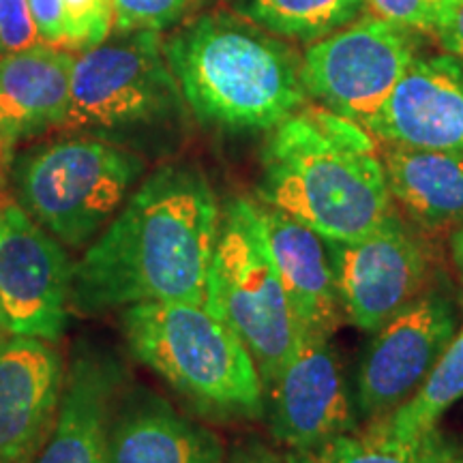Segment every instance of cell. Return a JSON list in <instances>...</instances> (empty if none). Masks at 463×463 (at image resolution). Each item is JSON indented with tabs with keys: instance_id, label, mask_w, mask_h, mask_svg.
Masks as SVG:
<instances>
[{
	"instance_id": "6da1fadb",
	"label": "cell",
	"mask_w": 463,
	"mask_h": 463,
	"mask_svg": "<svg viewBox=\"0 0 463 463\" xmlns=\"http://www.w3.org/2000/svg\"><path fill=\"white\" fill-rule=\"evenodd\" d=\"M222 206L206 174L165 164L142 181L73 266L78 314L140 303H206Z\"/></svg>"
},
{
	"instance_id": "7a4b0ae2",
	"label": "cell",
	"mask_w": 463,
	"mask_h": 463,
	"mask_svg": "<svg viewBox=\"0 0 463 463\" xmlns=\"http://www.w3.org/2000/svg\"><path fill=\"white\" fill-rule=\"evenodd\" d=\"M258 200L328 242L356 241L392 211L373 136L322 106H303L270 129Z\"/></svg>"
},
{
	"instance_id": "3957f363",
	"label": "cell",
	"mask_w": 463,
	"mask_h": 463,
	"mask_svg": "<svg viewBox=\"0 0 463 463\" xmlns=\"http://www.w3.org/2000/svg\"><path fill=\"white\" fill-rule=\"evenodd\" d=\"M164 48L184 103L208 129L270 131L309 99L303 56L249 17L206 14Z\"/></svg>"
},
{
	"instance_id": "277c9868",
	"label": "cell",
	"mask_w": 463,
	"mask_h": 463,
	"mask_svg": "<svg viewBox=\"0 0 463 463\" xmlns=\"http://www.w3.org/2000/svg\"><path fill=\"white\" fill-rule=\"evenodd\" d=\"M123 328L131 354L198 412L219 420H253L266 414L256 361L211 305H131L123 314Z\"/></svg>"
},
{
	"instance_id": "5b68a950",
	"label": "cell",
	"mask_w": 463,
	"mask_h": 463,
	"mask_svg": "<svg viewBox=\"0 0 463 463\" xmlns=\"http://www.w3.org/2000/svg\"><path fill=\"white\" fill-rule=\"evenodd\" d=\"M184 108L159 33H116L75 56L61 129L129 148L181 125Z\"/></svg>"
},
{
	"instance_id": "8992f818",
	"label": "cell",
	"mask_w": 463,
	"mask_h": 463,
	"mask_svg": "<svg viewBox=\"0 0 463 463\" xmlns=\"http://www.w3.org/2000/svg\"><path fill=\"white\" fill-rule=\"evenodd\" d=\"M144 161L101 137H69L17 159V202L58 242L82 247L112 222L140 181Z\"/></svg>"
},
{
	"instance_id": "52a82bcc",
	"label": "cell",
	"mask_w": 463,
	"mask_h": 463,
	"mask_svg": "<svg viewBox=\"0 0 463 463\" xmlns=\"http://www.w3.org/2000/svg\"><path fill=\"white\" fill-rule=\"evenodd\" d=\"M208 305L245 344L266 391L292 356L300 328L266 247L253 200L234 198L222 208Z\"/></svg>"
},
{
	"instance_id": "ba28073f",
	"label": "cell",
	"mask_w": 463,
	"mask_h": 463,
	"mask_svg": "<svg viewBox=\"0 0 463 463\" xmlns=\"http://www.w3.org/2000/svg\"><path fill=\"white\" fill-rule=\"evenodd\" d=\"M419 50L416 31L378 15L358 17L307 45L305 92L322 108L364 127L389 99Z\"/></svg>"
},
{
	"instance_id": "9c48e42d",
	"label": "cell",
	"mask_w": 463,
	"mask_h": 463,
	"mask_svg": "<svg viewBox=\"0 0 463 463\" xmlns=\"http://www.w3.org/2000/svg\"><path fill=\"white\" fill-rule=\"evenodd\" d=\"M344 320L372 335L430 289L431 258L397 208L369 234L328 242Z\"/></svg>"
},
{
	"instance_id": "30bf717a",
	"label": "cell",
	"mask_w": 463,
	"mask_h": 463,
	"mask_svg": "<svg viewBox=\"0 0 463 463\" xmlns=\"http://www.w3.org/2000/svg\"><path fill=\"white\" fill-rule=\"evenodd\" d=\"M459 328V311L442 289L430 288L384 322L364 345L354 380L361 422L384 419L425 384Z\"/></svg>"
},
{
	"instance_id": "8fae6325",
	"label": "cell",
	"mask_w": 463,
	"mask_h": 463,
	"mask_svg": "<svg viewBox=\"0 0 463 463\" xmlns=\"http://www.w3.org/2000/svg\"><path fill=\"white\" fill-rule=\"evenodd\" d=\"M65 249L0 187V303L11 335L56 341L71 307Z\"/></svg>"
},
{
	"instance_id": "7c38bea8",
	"label": "cell",
	"mask_w": 463,
	"mask_h": 463,
	"mask_svg": "<svg viewBox=\"0 0 463 463\" xmlns=\"http://www.w3.org/2000/svg\"><path fill=\"white\" fill-rule=\"evenodd\" d=\"M275 442L307 450L358 430L354 389L333 337L300 331L281 373L266 386V414Z\"/></svg>"
},
{
	"instance_id": "4fadbf2b",
	"label": "cell",
	"mask_w": 463,
	"mask_h": 463,
	"mask_svg": "<svg viewBox=\"0 0 463 463\" xmlns=\"http://www.w3.org/2000/svg\"><path fill=\"white\" fill-rule=\"evenodd\" d=\"M65 364L52 341L9 335L0 344V463H34L61 408Z\"/></svg>"
},
{
	"instance_id": "5bb4252c",
	"label": "cell",
	"mask_w": 463,
	"mask_h": 463,
	"mask_svg": "<svg viewBox=\"0 0 463 463\" xmlns=\"http://www.w3.org/2000/svg\"><path fill=\"white\" fill-rule=\"evenodd\" d=\"M364 129L378 142L463 153V62L449 52L416 56Z\"/></svg>"
},
{
	"instance_id": "9a60e30c",
	"label": "cell",
	"mask_w": 463,
	"mask_h": 463,
	"mask_svg": "<svg viewBox=\"0 0 463 463\" xmlns=\"http://www.w3.org/2000/svg\"><path fill=\"white\" fill-rule=\"evenodd\" d=\"M253 206L298 328L333 337L345 320L328 241L260 200H253Z\"/></svg>"
},
{
	"instance_id": "2e32d148",
	"label": "cell",
	"mask_w": 463,
	"mask_h": 463,
	"mask_svg": "<svg viewBox=\"0 0 463 463\" xmlns=\"http://www.w3.org/2000/svg\"><path fill=\"white\" fill-rule=\"evenodd\" d=\"M118 384L120 373L112 361L90 352L75 356L56 422L34 463H108Z\"/></svg>"
},
{
	"instance_id": "e0dca14e",
	"label": "cell",
	"mask_w": 463,
	"mask_h": 463,
	"mask_svg": "<svg viewBox=\"0 0 463 463\" xmlns=\"http://www.w3.org/2000/svg\"><path fill=\"white\" fill-rule=\"evenodd\" d=\"M108 463H225V453L211 430L159 397L137 392L120 410L114 405Z\"/></svg>"
},
{
	"instance_id": "ac0fdd59",
	"label": "cell",
	"mask_w": 463,
	"mask_h": 463,
	"mask_svg": "<svg viewBox=\"0 0 463 463\" xmlns=\"http://www.w3.org/2000/svg\"><path fill=\"white\" fill-rule=\"evenodd\" d=\"M392 206L419 232L463 222V153L378 142Z\"/></svg>"
},
{
	"instance_id": "d6986e66",
	"label": "cell",
	"mask_w": 463,
	"mask_h": 463,
	"mask_svg": "<svg viewBox=\"0 0 463 463\" xmlns=\"http://www.w3.org/2000/svg\"><path fill=\"white\" fill-rule=\"evenodd\" d=\"M71 50L39 43L0 56V136L9 144L61 127L71 97Z\"/></svg>"
},
{
	"instance_id": "ffe728a7",
	"label": "cell",
	"mask_w": 463,
	"mask_h": 463,
	"mask_svg": "<svg viewBox=\"0 0 463 463\" xmlns=\"http://www.w3.org/2000/svg\"><path fill=\"white\" fill-rule=\"evenodd\" d=\"M364 0H242L239 11L264 31L314 43L364 14Z\"/></svg>"
},
{
	"instance_id": "44dd1931",
	"label": "cell",
	"mask_w": 463,
	"mask_h": 463,
	"mask_svg": "<svg viewBox=\"0 0 463 463\" xmlns=\"http://www.w3.org/2000/svg\"><path fill=\"white\" fill-rule=\"evenodd\" d=\"M459 399H463V322L425 384L384 420L397 436L422 439Z\"/></svg>"
},
{
	"instance_id": "7402d4cb",
	"label": "cell",
	"mask_w": 463,
	"mask_h": 463,
	"mask_svg": "<svg viewBox=\"0 0 463 463\" xmlns=\"http://www.w3.org/2000/svg\"><path fill=\"white\" fill-rule=\"evenodd\" d=\"M419 447L420 439L397 436L378 419L314 449L286 450L283 463H416Z\"/></svg>"
},
{
	"instance_id": "603a6c76",
	"label": "cell",
	"mask_w": 463,
	"mask_h": 463,
	"mask_svg": "<svg viewBox=\"0 0 463 463\" xmlns=\"http://www.w3.org/2000/svg\"><path fill=\"white\" fill-rule=\"evenodd\" d=\"M67 20V50H90L108 39L114 26L112 0H62Z\"/></svg>"
},
{
	"instance_id": "cb8c5ba5",
	"label": "cell",
	"mask_w": 463,
	"mask_h": 463,
	"mask_svg": "<svg viewBox=\"0 0 463 463\" xmlns=\"http://www.w3.org/2000/svg\"><path fill=\"white\" fill-rule=\"evenodd\" d=\"M191 0H112L114 33L164 31L187 14Z\"/></svg>"
},
{
	"instance_id": "d4e9b609",
	"label": "cell",
	"mask_w": 463,
	"mask_h": 463,
	"mask_svg": "<svg viewBox=\"0 0 463 463\" xmlns=\"http://www.w3.org/2000/svg\"><path fill=\"white\" fill-rule=\"evenodd\" d=\"M372 15L416 33L436 31L447 0H364Z\"/></svg>"
},
{
	"instance_id": "484cf974",
	"label": "cell",
	"mask_w": 463,
	"mask_h": 463,
	"mask_svg": "<svg viewBox=\"0 0 463 463\" xmlns=\"http://www.w3.org/2000/svg\"><path fill=\"white\" fill-rule=\"evenodd\" d=\"M39 43L28 0H0V54H15Z\"/></svg>"
},
{
	"instance_id": "4316f807",
	"label": "cell",
	"mask_w": 463,
	"mask_h": 463,
	"mask_svg": "<svg viewBox=\"0 0 463 463\" xmlns=\"http://www.w3.org/2000/svg\"><path fill=\"white\" fill-rule=\"evenodd\" d=\"M28 7H31L42 43L67 50L69 34L62 0H28Z\"/></svg>"
},
{
	"instance_id": "83f0119b",
	"label": "cell",
	"mask_w": 463,
	"mask_h": 463,
	"mask_svg": "<svg viewBox=\"0 0 463 463\" xmlns=\"http://www.w3.org/2000/svg\"><path fill=\"white\" fill-rule=\"evenodd\" d=\"M416 463H463V439L433 427L420 439Z\"/></svg>"
},
{
	"instance_id": "f1b7e54d",
	"label": "cell",
	"mask_w": 463,
	"mask_h": 463,
	"mask_svg": "<svg viewBox=\"0 0 463 463\" xmlns=\"http://www.w3.org/2000/svg\"><path fill=\"white\" fill-rule=\"evenodd\" d=\"M433 33L442 50L463 62V0H447V7Z\"/></svg>"
},
{
	"instance_id": "f546056e",
	"label": "cell",
	"mask_w": 463,
	"mask_h": 463,
	"mask_svg": "<svg viewBox=\"0 0 463 463\" xmlns=\"http://www.w3.org/2000/svg\"><path fill=\"white\" fill-rule=\"evenodd\" d=\"M225 463H283V457L266 447L264 442L249 439V442L232 450L230 459H225Z\"/></svg>"
},
{
	"instance_id": "4dcf8cb0",
	"label": "cell",
	"mask_w": 463,
	"mask_h": 463,
	"mask_svg": "<svg viewBox=\"0 0 463 463\" xmlns=\"http://www.w3.org/2000/svg\"><path fill=\"white\" fill-rule=\"evenodd\" d=\"M449 249H450V260H453V269L457 277H459V283L463 288V222L450 232Z\"/></svg>"
},
{
	"instance_id": "1f68e13d",
	"label": "cell",
	"mask_w": 463,
	"mask_h": 463,
	"mask_svg": "<svg viewBox=\"0 0 463 463\" xmlns=\"http://www.w3.org/2000/svg\"><path fill=\"white\" fill-rule=\"evenodd\" d=\"M9 324H7V316H5V309H3V303H0V344H3L5 339L9 337Z\"/></svg>"
}]
</instances>
